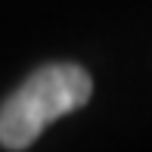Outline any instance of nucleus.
I'll use <instances>...</instances> for the list:
<instances>
[{
	"mask_svg": "<svg viewBox=\"0 0 152 152\" xmlns=\"http://www.w3.org/2000/svg\"><path fill=\"white\" fill-rule=\"evenodd\" d=\"M93 93V81L75 62L44 65L0 106V146L28 149L44 127L81 109Z\"/></svg>",
	"mask_w": 152,
	"mask_h": 152,
	"instance_id": "obj_1",
	"label": "nucleus"
}]
</instances>
